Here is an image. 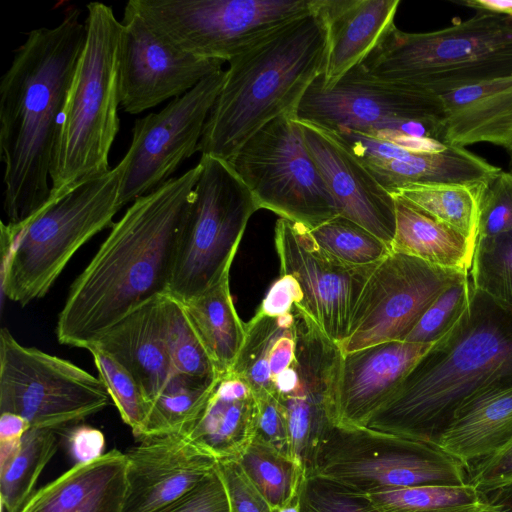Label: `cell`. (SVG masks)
<instances>
[{
	"mask_svg": "<svg viewBox=\"0 0 512 512\" xmlns=\"http://www.w3.org/2000/svg\"><path fill=\"white\" fill-rule=\"evenodd\" d=\"M198 163L137 198L72 283L56 324L60 344L86 349L131 312L168 292Z\"/></svg>",
	"mask_w": 512,
	"mask_h": 512,
	"instance_id": "cell-1",
	"label": "cell"
},
{
	"mask_svg": "<svg viewBox=\"0 0 512 512\" xmlns=\"http://www.w3.org/2000/svg\"><path fill=\"white\" fill-rule=\"evenodd\" d=\"M81 13L70 6L55 27L30 31L1 78L0 155L8 223L26 220L49 199L61 118L86 39Z\"/></svg>",
	"mask_w": 512,
	"mask_h": 512,
	"instance_id": "cell-2",
	"label": "cell"
},
{
	"mask_svg": "<svg viewBox=\"0 0 512 512\" xmlns=\"http://www.w3.org/2000/svg\"><path fill=\"white\" fill-rule=\"evenodd\" d=\"M512 385V312L476 291L451 330L399 383L366 427L436 443L456 413Z\"/></svg>",
	"mask_w": 512,
	"mask_h": 512,
	"instance_id": "cell-3",
	"label": "cell"
},
{
	"mask_svg": "<svg viewBox=\"0 0 512 512\" xmlns=\"http://www.w3.org/2000/svg\"><path fill=\"white\" fill-rule=\"evenodd\" d=\"M326 57L327 31L315 9L234 56L204 126L201 156L228 162L269 122L295 115L306 91L323 75Z\"/></svg>",
	"mask_w": 512,
	"mask_h": 512,
	"instance_id": "cell-4",
	"label": "cell"
},
{
	"mask_svg": "<svg viewBox=\"0 0 512 512\" xmlns=\"http://www.w3.org/2000/svg\"><path fill=\"white\" fill-rule=\"evenodd\" d=\"M120 161L108 172L49 197L26 220L1 222V291L25 306L42 298L75 253L92 237L112 227L124 207Z\"/></svg>",
	"mask_w": 512,
	"mask_h": 512,
	"instance_id": "cell-5",
	"label": "cell"
},
{
	"mask_svg": "<svg viewBox=\"0 0 512 512\" xmlns=\"http://www.w3.org/2000/svg\"><path fill=\"white\" fill-rule=\"evenodd\" d=\"M86 8V39L61 118L49 197L108 172L120 128L121 21L106 4L91 2Z\"/></svg>",
	"mask_w": 512,
	"mask_h": 512,
	"instance_id": "cell-6",
	"label": "cell"
},
{
	"mask_svg": "<svg viewBox=\"0 0 512 512\" xmlns=\"http://www.w3.org/2000/svg\"><path fill=\"white\" fill-rule=\"evenodd\" d=\"M360 65L378 79L437 95L511 75L512 17L476 11L422 33L394 25Z\"/></svg>",
	"mask_w": 512,
	"mask_h": 512,
	"instance_id": "cell-7",
	"label": "cell"
},
{
	"mask_svg": "<svg viewBox=\"0 0 512 512\" xmlns=\"http://www.w3.org/2000/svg\"><path fill=\"white\" fill-rule=\"evenodd\" d=\"M201 171L178 238L167 294L185 303L230 271L251 216L260 208L231 165L201 156Z\"/></svg>",
	"mask_w": 512,
	"mask_h": 512,
	"instance_id": "cell-8",
	"label": "cell"
},
{
	"mask_svg": "<svg viewBox=\"0 0 512 512\" xmlns=\"http://www.w3.org/2000/svg\"><path fill=\"white\" fill-rule=\"evenodd\" d=\"M308 475L362 494L468 484L466 466L435 443L335 423L324 432Z\"/></svg>",
	"mask_w": 512,
	"mask_h": 512,
	"instance_id": "cell-9",
	"label": "cell"
},
{
	"mask_svg": "<svg viewBox=\"0 0 512 512\" xmlns=\"http://www.w3.org/2000/svg\"><path fill=\"white\" fill-rule=\"evenodd\" d=\"M295 117L388 142L399 136L441 142L443 108L439 95L378 79L359 64L329 89L317 79L298 104Z\"/></svg>",
	"mask_w": 512,
	"mask_h": 512,
	"instance_id": "cell-10",
	"label": "cell"
},
{
	"mask_svg": "<svg viewBox=\"0 0 512 512\" xmlns=\"http://www.w3.org/2000/svg\"><path fill=\"white\" fill-rule=\"evenodd\" d=\"M228 163L260 209L308 228L339 215L294 114L269 122Z\"/></svg>",
	"mask_w": 512,
	"mask_h": 512,
	"instance_id": "cell-11",
	"label": "cell"
},
{
	"mask_svg": "<svg viewBox=\"0 0 512 512\" xmlns=\"http://www.w3.org/2000/svg\"><path fill=\"white\" fill-rule=\"evenodd\" d=\"M164 40L228 62L273 30L314 10L315 0H130Z\"/></svg>",
	"mask_w": 512,
	"mask_h": 512,
	"instance_id": "cell-12",
	"label": "cell"
},
{
	"mask_svg": "<svg viewBox=\"0 0 512 512\" xmlns=\"http://www.w3.org/2000/svg\"><path fill=\"white\" fill-rule=\"evenodd\" d=\"M101 379L74 363L20 344L0 330V411L31 428L63 430L109 405Z\"/></svg>",
	"mask_w": 512,
	"mask_h": 512,
	"instance_id": "cell-13",
	"label": "cell"
},
{
	"mask_svg": "<svg viewBox=\"0 0 512 512\" xmlns=\"http://www.w3.org/2000/svg\"><path fill=\"white\" fill-rule=\"evenodd\" d=\"M391 251L366 281L340 349L347 354L376 344L404 341L432 303L468 275Z\"/></svg>",
	"mask_w": 512,
	"mask_h": 512,
	"instance_id": "cell-14",
	"label": "cell"
},
{
	"mask_svg": "<svg viewBox=\"0 0 512 512\" xmlns=\"http://www.w3.org/2000/svg\"><path fill=\"white\" fill-rule=\"evenodd\" d=\"M224 79L225 70L216 71L160 112L135 121L130 147L121 160L123 206L159 188L184 160L198 152L205 123Z\"/></svg>",
	"mask_w": 512,
	"mask_h": 512,
	"instance_id": "cell-15",
	"label": "cell"
},
{
	"mask_svg": "<svg viewBox=\"0 0 512 512\" xmlns=\"http://www.w3.org/2000/svg\"><path fill=\"white\" fill-rule=\"evenodd\" d=\"M294 356L268 373L262 393L283 407L291 440L308 445L334 423V398L343 353L298 305Z\"/></svg>",
	"mask_w": 512,
	"mask_h": 512,
	"instance_id": "cell-16",
	"label": "cell"
},
{
	"mask_svg": "<svg viewBox=\"0 0 512 512\" xmlns=\"http://www.w3.org/2000/svg\"><path fill=\"white\" fill-rule=\"evenodd\" d=\"M274 242L280 275H291L302 289L303 302L296 305L340 346L362 289L378 263L344 264L315 243L307 226L285 218L276 222Z\"/></svg>",
	"mask_w": 512,
	"mask_h": 512,
	"instance_id": "cell-17",
	"label": "cell"
},
{
	"mask_svg": "<svg viewBox=\"0 0 512 512\" xmlns=\"http://www.w3.org/2000/svg\"><path fill=\"white\" fill-rule=\"evenodd\" d=\"M119 60L121 107L129 114L182 96L224 63L174 47L129 2L121 20Z\"/></svg>",
	"mask_w": 512,
	"mask_h": 512,
	"instance_id": "cell-18",
	"label": "cell"
},
{
	"mask_svg": "<svg viewBox=\"0 0 512 512\" xmlns=\"http://www.w3.org/2000/svg\"><path fill=\"white\" fill-rule=\"evenodd\" d=\"M126 454V495L121 512H155L194 491L217 460L185 435L138 440Z\"/></svg>",
	"mask_w": 512,
	"mask_h": 512,
	"instance_id": "cell-19",
	"label": "cell"
},
{
	"mask_svg": "<svg viewBox=\"0 0 512 512\" xmlns=\"http://www.w3.org/2000/svg\"><path fill=\"white\" fill-rule=\"evenodd\" d=\"M306 146L345 217L391 246L395 235V199L366 165L330 130L297 120Z\"/></svg>",
	"mask_w": 512,
	"mask_h": 512,
	"instance_id": "cell-20",
	"label": "cell"
},
{
	"mask_svg": "<svg viewBox=\"0 0 512 512\" xmlns=\"http://www.w3.org/2000/svg\"><path fill=\"white\" fill-rule=\"evenodd\" d=\"M434 343L390 341L343 354L334 398V423L366 426Z\"/></svg>",
	"mask_w": 512,
	"mask_h": 512,
	"instance_id": "cell-21",
	"label": "cell"
},
{
	"mask_svg": "<svg viewBox=\"0 0 512 512\" xmlns=\"http://www.w3.org/2000/svg\"><path fill=\"white\" fill-rule=\"evenodd\" d=\"M399 5L400 0H315L327 31L322 88L333 87L368 57L395 25Z\"/></svg>",
	"mask_w": 512,
	"mask_h": 512,
	"instance_id": "cell-22",
	"label": "cell"
},
{
	"mask_svg": "<svg viewBox=\"0 0 512 512\" xmlns=\"http://www.w3.org/2000/svg\"><path fill=\"white\" fill-rule=\"evenodd\" d=\"M441 142L465 148L490 143L512 149V74L439 94Z\"/></svg>",
	"mask_w": 512,
	"mask_h": 512,
	"instance_id": "cell-23",
	"label": "cell"
},
{
	"mask_svg": "<svg viewBox=\"0 0 512 512\" xmlns=\"http://www.w3.org/2000/svg\"><path fill=\"white\" fill-rule=\"evenodd\" d=\"M126 467V454L117 449L76 463L33 493L20 512H121Z\"/></svg>",
	"mask_w": 512,
	"mask_h": 512,
	"instance_id": "cell-24",
	"label": "cell"
},
{
	"mask_svg": "<svg viewBox=\"0 0 512 512\" xmlns=\"http://www.w3.org/2000/svg\"><path fill=\"white\" fill-rule=\"evenodd\" d=\"M161 297L131 312L92 343L128 370L150 403L175 373L162 334Z\"/></svg>",
	"mask_w": 512,
	"mask_h": 512,
	"instance_id": "cell-25",
	"label": "cell"
},
{
	"mask_svg": "<svg viewBox=\"0 0 512 512\" xmlns=\"http://www.w3.org/2000/svg\"><path fill=\"white\" fill-rule=\"evenodd\" d=\"M257 398L241 378L219 376L207 404L187 437L217 461H238L255 436Z\"/></svg>",
	"mask_w": 512,
	"mask_h": 512,
	"instance_id": "cell-26",
	"label": "cell"
},
{
	"mask_svg": "<svg viewBox=\"0 0 512 512\" xmlns=\"http://www.w3.org/2000/svg\"><path fill=\"white\" fill-rule=\"evenodd\" d=\"M512 440V385L487 392L461 408L436 443L467 468Z\"/></svg>",
	"mask_w": 512,
	"mask_h": 512,
	"instance_id": "cell-27",
	"label": "cell"
},
{
	"mask_svg": "<svg viewBox=\"0 0 512 512\" xmlns=\"http://www.w3.org/2000/svg\"><path fill=\"white\" fill-rule=\"evenodd\" d=\"M393 197L396 227L391 251L442 269L469 273L475 245L406 200Z\"/></svg>",
	"mask_w": 512,
	"mask_h": 512,
	"instance_id": "cell-28",
	"label": "cell"
},
{
	"mask_svg": "<svg viewBox=\"0 0 512 512\" xmlns=\"http://www.w3.org/2000/svg\"><path fill=\"white\" fill-rule=\"evenodd\" d=\"M363 163L390 193L409 184L487 181L501 172L466 148L449 145L437 153L410 152L399 159Z\"/></svg>",
	"mask_w": 512,
	"mask_h": 512,
	"instance_id": "cell-29",
	"label": "cell"
},
{
	"mask_svg": "<svg viewBox=\"0 0 512 512\" xmlns=\"http://www.w3.org/2000/svg\"><path fill=\"white\" fill-rule=\"evenodd\" d=\"M229 275L230 271L206 291L183 303L219 375L231 370L245 338V325L231 296Z\"/></svg>",
	"mask_w": 512,
	"mask_h": 512,
	"instance_id": "cell-30",
	"label": "cell"
},
{
	"mask_svg": "<svg viewBox=\"0 0 512 512\" xmlns=\"http://www.w3.org/2000/svg\"><path fill=\"white\" fill-rule=\"evenodd\" d=\"M488 181L409 184L396 188L391 194L406 200L476 245L480 201Z\"/></svg>",
	"mask_w": 512,
	"mask_h": 512,
	"instance_id": "cell-31",
	"label": "cell"
},
{
	"mask_svg": "<svg viewBox=\"0 0 512 512\" xmlns=\"http://www.w3.org/2000/svg\"><path fill=\"white\" fill-rule=\"evenodd\" d=\"M218 378L206 381L174 373L151 401L147 419L137 439L187 436L199 420Z\"/></svg>",
	"mask_w": 512,
	"mask_h": 512,
	"instance_id": "cell-32",
	"label": "cell"
},
{
	"mask_svg": "<svg viewBox=\"0 0 512 512\" xmlns=\"http://www.w3.org/2000/svg\"><path fill=\"white\" fill-rule=\"evenodd\" d=\"M57 447L53 430L30 428L25 433L16 455L0 468L1 505L7 512L22 510Z\"/></svg>",
	"mask_w": 512,
	"mask_h": 512,
	"instance_id": "cell-33",
	"label": "cell"
},
{
	"mask_svg": "<svg viewBox=\"0 0 512 512\" xmlns=\"http://www.w3.org/2000/svg\"><path fill=\"white\" fill-rule=\"evenodd\" d=\"M237 462L274 511L297 502L305 474L292 458L254 437Z\"/></svg>",
	"mask_w": 512,
	"mask_h": 512,
	"instance_id": "cell-34",
	"label": "cell"
},
{
	"mask_svg": "<svg viewBox=\"0 0 512 512\" xmlns=\"http://www.w3.org/2000/svg\"><path fill=\"white\" fill-rule=\"evenodd\" d=\"M162 334L175 373L199 380L219 377L181 301L161 297Z\"/></svg>",
	"mask_w": 512,
	"mask_h": 512,
	"instance_id": "cell-35",
	"label": "cell"
},
{
	"mask_svg": "<svg viewBox=\"0 0 512 512\" xmlns=\"http://www.w3.org/2000/svg\"><path fill=\"white\" fill-rule=\"evenodd\" d=\"M469 276L476 291L512 312V231L477 239Z\"/></svg>",
	"mask_w": 512,
	"mask_h": 512,
	"instance_id": "cell-36",
	"label": "cell"
},
{
	"mask_svg": "<svg viewBox=\"0 0 512 512\" xmlns=\"http://www.w3.org/2000/svg\"><path fill=\"white\" fill-rule=\"evenodd\" d=\"M309 232L322 250L352 266L377 264L391 252L381 239L340 215L309 228Z\"/></svg>",
	"mask_w": 512,
	"mask_h": 512,
	"instance_id": "cell-37",
	"label": "cell"
},
{
	"mask_svg": "<svg viewBox=\"0 0 512 512\" xmlns=\"http://www.w3.org/2000/svg\"><path fill=\"white\" fill-rule=\"evenodd\" d=\"M485 504L486 499L479 504L406 512H479ZM297 507L298 512H383L366 494L317 475L304 477L298 492Z\"/></svg>",
	"mask_w": 512,
	"mask_h": 512,
	"instance_id": "cell-38",
	"label": "cell"
},
{
	"mask_svg": "<svg viewBox=\"0 0 512 512\" xmlns=\"http://www.w3.org/2000/svg\"><path fill=\"white\" fill-rule=\"evenodd\" d=\"M383 512L427 511L479 504L484 493L470 484L463 486H413L366 494Z\"/></svg>",
	"mask_w": 512,
	"mask_h": 512,
	"instance_id": "cell-39",
	"label": "cell"
},
{
	"mask_svg": "<svg viewBox=\"0 0 512 512\" xmlns=\"http://www.w3.org/2000/svg\"><path fill=\"white\" fill-rule=\"evenodd\" d=\"M86 350L91 353L99 378L123 422L131 428L137 438L150 410L149 400L134 377L112 356L95 344L89 345Z\"/></svg>",
	"mask_w": 512,
	"mask_h": 512,
	"instance_id": "cell-40",
	"label": "cell"
},
{
	"mask_svg": "<svg viewBox=\"0 0 512 512\" xmlns=\"http://www.w3.org/2000/svg\"><path fill=\"white\" fill-rule=\"evenodd\" d=\"M474 293L469 274L446 289L426 310L404 341L434 343L453 328Z\"/></svg>",
	"mask_w": 512,
	"mask_h": 512,
	"instance_id": "cell-41",
	"label": "cell"
},
{
	"mask_svg": "<svg viewBox=\"0 0 512 512\" xmlns=\"http://www.w3.org/2000/svg\"><path fill=\"white\" fill-rule=\"evenodd\" d=\"M509 231H512V173L501 170L483 191L477 239Z\"/></svg>",
	"mask_w": 512,
	"mask_h": 512,
	"instance_id": "cell-42",
	"label": "cell"
},
{
	"mask_svg": "<svg viewBox=\"0 0 512 512\" xmlns=\"http://www.w3.org/2000/svg\"><path fill=\"white\" fill-rule=\"evenodd\" d=\"M217 470L226 488L230 512H274L237 461H218Z\"/></svg>",
	"mask_w": 512,
	"mask_h": 512,
	"instance_id": "cell-43",
	"label": "cell"
},
{
	"mask_svg": "<svg viewBox=\"0 0 512 512\" xmlns=\"http://www.w3.org/2000/svg\"><path fill=\"white\" fill-rule=\"evenodd\" d=\"M256 398L258 416L254 437L292 458L288 421L283 407L269 394L256 396Z\"/></svg>",
	"mask_w": 512,
	"mask_h": 512,
	"instance_id": "cell-44",
	"label": "cell"
},
{
	"mask_svg": "<svg viewBox=\"0 0 512 512\" xmlns=\"http://www.w3.org/2000/svg\"><path fill=\"white\" fill-rule=\"evenodd\" d=\"M155 512H230L226 488L217 468L190 494Z\"/></svg>",
	"mask_w": 512,
	"mask_h": 512,
	"instance_id": "cell-45",
	"label": "cell"
},
{
	"mask_svg": "<svg viewBox=\"0 0 512 512\" xmlns=\"http://www.w3.org/2000/svg\"><path fill=\"white\" fill-rule=\"evenodd\" d=\"M467 482L487 492L512 481V440L498 452L467 466Z\"/></svg>",
	"mask_w": 512,
	"mask_h": 512,
	"instance_id": "cell-46",
	"label": "cell"
},
{
	"mask_svg": "<svg viewBox=\"0 0 512 512\" xmlns=\"http://www.w3.org/2000/svg\"><path fill=\"white\" fill-rule=\"evenodd\" d=\"M304 295L298 281L291 275H280L270 287L257 311L275 317L289 313L295 304L303 302Z\"/></svg>",
	"mask_w": 512,
	"mask_h": 512,
	"instance_id": "cell-47",
	"label": "cell"
},
{
	"mask_svg": "<svg viewBox=\"0 0 512 512\" xmlns=\"http://www.w3.org/2000/svg\"><path fill=\"white\" fill-rule=\"evenodd\" d=\"M68 444L76 463L89 462L104 454L105 436L99 429L78 425L68 433Z\"/></svg>",
	"mask_w": 512,
	"mask_h": 512,
	"instance_id": "cell-48",
	"label": "cell"
},
{
	"mask_svg": "<svg viewBox=\"0 0 512 512\" xmlns=\"http://www.w3.org/2000/svg\"><path fill=\"white\" fill-rule=\"evenodd\" d=\"M30 428V423L22 416L10 412L1 413L0 442H20Z\"/></svg>",
	"mask_w": 512,
	"mask_h": 512,
	"instance_id": "cell-49",
	"label": "cell"
},
{
	"mask_svg": "<svg viewBox=\"0 0 512 512\" xmlns=\"http://www.w3.org/2000/svg\"><path fill=\"white\" fill-rule=\"evenodd\" d=\"M483 493L486 504L479 512H512V481Z\"/></svg>",
	"mask_w": 512,
	"mask_h": 512,
	"instance_id": "cell-50",
	"label": "cell"
},
{
	"mask_svg": "<svg viewBox=\"0 0 512 512\" xmlns=\"http://www.w3.org/2000/svg\"><path fill=\"white\" fill-rule=\"evenodd\" d=\"M458 3L475 11H489L512 17V0H462Z\"/></svg>",
	"mask_w": 512,
	"mask_h": 512,
	"instance_id": "cell-51",
	"label": "cell"
},
{
	"mask_svg": "<svg viewBox=\"0 0 512 512\" xmlns=\"http://www.w3.org/2000/svg\"><path fill=\"white\" fill-rule=\"evenodd\" d=\"M274 512H298L297 502Z\"/></svg>",
	"mask_w": 512,
	"mask_h": 512,
	"instance_id": "cell-52",
	"label": "cell"
},
{
	"mask_svg": "<svg viewBox=\"0 0 512 512\" xmlns=\"http://www.w3.org/2000/svg\"><path fill=\"white\" fill-rule=\"evenodd\" d=\"M509 154V168L510 172L512 173V149L508 152Z\"/></svg>",
	"mask_w": 512,
	"mask_h": 512,
	"instance_id": "cell-53",
	"label": "cell"
}]
</instances>
